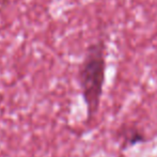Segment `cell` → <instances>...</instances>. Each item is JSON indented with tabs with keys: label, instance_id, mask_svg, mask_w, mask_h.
<instances>
[{
	"label": "cell",
	"instance_id": "cell-2",
	"mask_svg": "<svg viewBox=\"0 0 157 157\" xmlns=\"http://www.w3.org/2000/svg\"><path fill=\"white\" fill-rule=\"evenodd\" d=\"M141 141H143L142 135L138 132H132L129 138H128L127 140H125V143L128 147H132V145L136 144V143H138V142H141Z\"/></svg>",
	"mask_w": 157,
	"mask_h": 157
},
{
	"label": "cell",
	"instance_id": "cell-1",
	"mask_svg": "<svg viewBox=\"0 0 157 157\" xmlns=\"http://www.w3.org/2000/svg\"><path fill=\"white\" fill-rule=\"evenodd\" d=\"M106 41L98 37L86 49L78 67V82L87 108L88 122L98 112L106 80Z\"/></svg>",
	"mask_w": 157,
	"mask_h": 157
}]
</instances>
